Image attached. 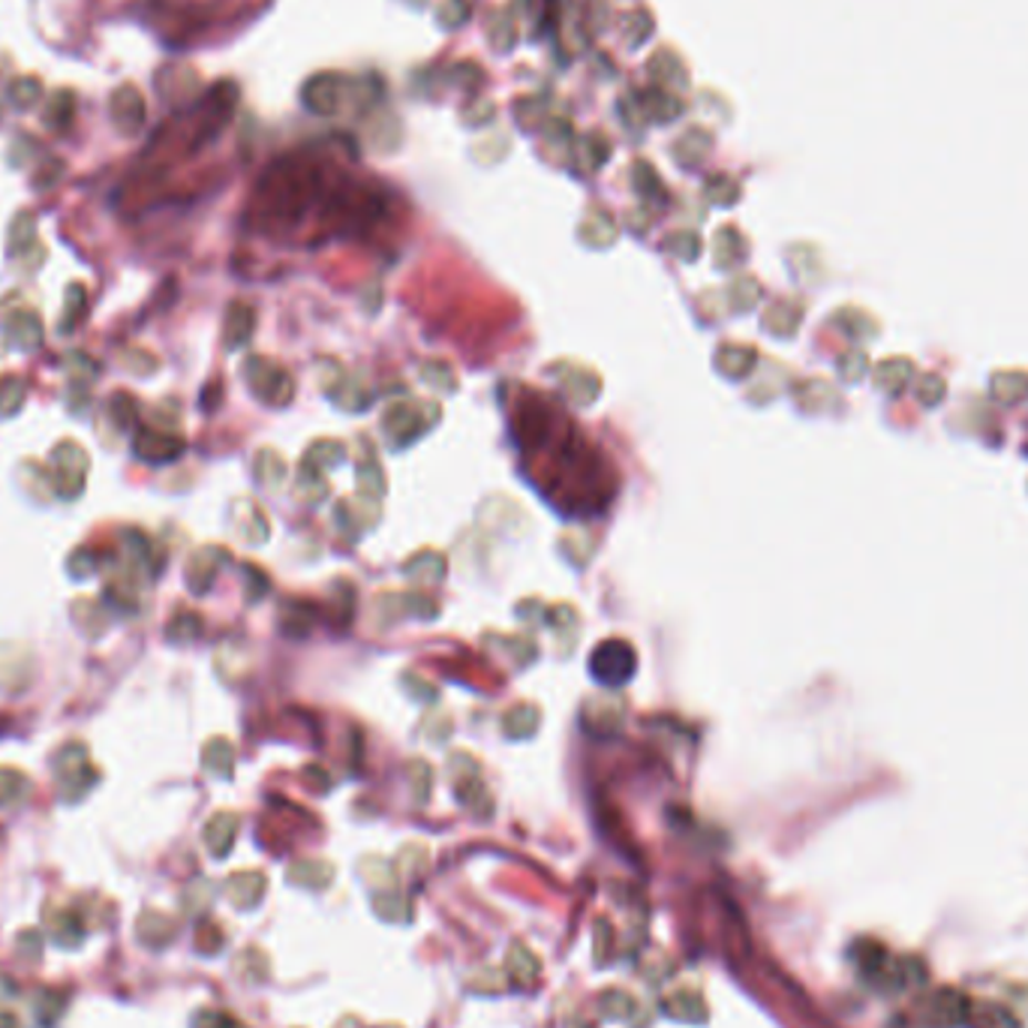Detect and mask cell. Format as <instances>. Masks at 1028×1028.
<instances>
[{
	"label": "cell",
	"mask_w": 1028,
	"mask_h": 1028,
	"mask_svg": "<svg viewBox=\"0 0 1028 1028\" xmlns=\"http://www.w3.org/2000/svg\"><path fill=\"white\" fill-rule=\"evenodd\" d=\"M593 674L605 686H623L635 674V652L626 640H608L593 652Z\"/></svg>",
	"instance_id": "cell-1"
}]
</instances>
